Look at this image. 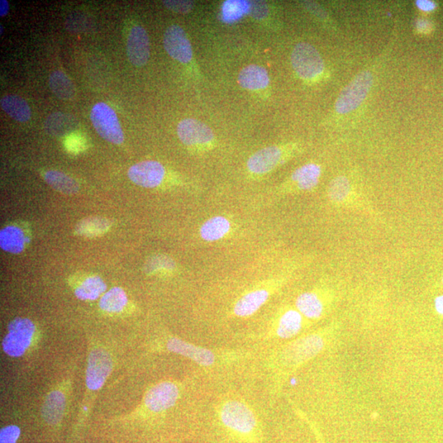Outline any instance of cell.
Wrapping results in <instances>:
<instances>
[{"label":"cell","instance_id":"6da1fadb","mask_svg":"<svg viewBox=\"0 0 443 443\" xmlns=\"http://www.w3.org/2000/svg\"><path fill=\"white\" fill-rule=\"evenodd\" d=\"M328 198L331 206L336 209H351L379 219L373 201L360 184L354 182L349 175H338L331 181L328 188Z\"/></svg>","mask_w":443,"mask_h":443},{"label":"cell","instance_id":"7a4b0ae2","mask_svg":"<svg viewBox=\"0 0 443 443\" xmlns=\"http://www.w3.org/2000/svg\"><path fill=\"white\" fill-rule=\"evenodd\" d=\"M36 333L35 323L27 318L13 319L2 342L4 353L17 358L25 355L34 342Z\"/></svg>","mask_w":443,"mask_h":443},{"label":"cell","instance_id":"3957f363","mask_svg":"<svg viewBox=\"0 0 443 443\" xmlns=\"http://www.w3.org/2000/svg\"><path fill=\"white\" fill-rule=\"evenodd\" d=\"M374 84V74L370 70L362 71L346 87L337 99L335 111L344 115L356 111L365 101Z\"/></svg>","mask_w":443,"mask_h":443},{"label":"cell","instance_id":"277c9868","mask_svg":"<svg viewBox=\"0 0 443 443\" xmlns=\"http://www.w3.org/2000/svg\"><path fill=\"white\" fill-rule=\"evenodd\" d=\"M290 60L295 73L307 82L318 80L325 73V62L316 48L309 43L301 42L295 45Z\"/></svg>","mask_w":443,"mask_h":443},{"label":"cell","instance_id":"5b68a950","mask_svg":"<svg viewBox=\"0 0 443 443\" xmlns=\"http://www.w3.org/2000/svg\"><path fill=\"white\" fill-rule=\"evenodd\" d=\"M90 120L103 139L115 145H120L125 141V134L117 114L106 103L94 104L90 112Z\"/></svg>","mask_w":443,"mask_h":443},{"label":"cell","instance_id":"8992f818","mask_svg":"<svg viewBox=\"0 0 443 443\" xmlns=\"http://www.w3.org/2000/svg\"><path fill=\"white\" fill-rule=\"evenodd\" d=\"M293 154V147L287 150L276 146L265 147L250 157L247 161V169L251 174L256 176L268 174L285 163Z\"/></svg>","mask_w":443,"mask_h":443},{"label":"cell","instance_id":"52a82bcc","mask_svg":"<svg viewBox=\"0 0 443 443\" xmlns=\"http://www.w3.org/2000/svg\"><path fill=\"white\" fill-rule=\"evenodd\" d=\"M113 367V359L108 352L102 349H94L89 354L85 384L92 392L101 389Z\"/></svg>","mask_w":443,"mask_h":443},{"label":"cell","instance_id":"ba28073f","mask_svg":"<svg viewBox=\"0 0 443 443\" xmlns=\"http://www.w3.org/2000/svg\"><path fill=\"white\" fill-rule=\"evenodd\" d=\"M221 420L227 428L240 435H249L256 426L253 412L245 404L236 401L223 405Z\"/></svg>","mask_w":443,"mask_h":443},{"label":"cell","instance_id":"9c48e42d","mask_svg":"<svg viewBox=\"0 0 443 443\" xmlns=\"http://www.w3.org/2000/svg\"><path fill=\"white\" fill-rule=\"evenodd\" d=\"M178 136L185 146L189 147L207 148L214 139L211 128L204 122L194 118H185L179 122Z\"/></svg>","mask_w":443,"mask_h":443},{"label":"cell","instance_id":"30bf717a","mask_svg":"<svg viewBox=\"0 0 443 443\" xmlns=\"http://www.w3.org/2000/svg\"><path fill=\"white\" fill-rule=\"evenodd\" d=\"M127 174L133 183L141 188L153 189L164 183L166 171L160 162L148 160L132 166Z\"/></svg>","mask_w":443,"mask_h":443},{"label":"cell","instance_id":"8fae6325","mask_svg":"<svg viewBox=\"0 0 443 443\" xmlns=\"http://www.w3.org/2000/svg\"><path fill=\"white\" fill-rule=\"evenodd\" d=\"M322 175L321 166L314 163L304 164L295 169L283 188L285 194L312 192L317 188Z\"/></svg>","mask_w":443,"mask_h":443},{"label":"cell","instance_id":"7c38bea8","mask_svg":"<svg viewBox=\"0 0 443 443\" xmlns=\"http://www.w3.org/2000/svg\"><path fill=\"white\" fill-rule=\"evenodd\" d=\"M164 46L171 58L182 64H188L192 59V44L183 27L171 25L167 28L164 36Z\"/></svg>","mask_w":443,"mask_h":443},{"label":"cell","instance_id":"4fadbf2b","mask_svg":"<svg viewBox=\"0 0 443 443\" xmlns=\"http://www.w3.org/2000/svg\"><path fill=\"white\" fill-rule=\"evenodd\" d=\"M127 53L131 63L136 66L146 64L150 55V38L145 28L135 26L127 38Z\"/></svg>","mask_w":443,"mask_h":443},{"label":"cell","instance_id":"5bb4252c","mask_svg":"<svg viewBox=\"0 0 443 443\" xmlns=\"http://www.w3.org/2000/svg\"><path fill=\"white\" fill-rule=\"evenodd\" d=\"M179 396L177 385L164 382L155 386L146 394L145 404L150 411L161 412L174 407Z\"/></svg>","mask_w":443,"mask_h":443},{"label":"cell","instance_id":"9a60e30c","mask_svg":"<svg viewBox=\"0 0 443 443\" xmlns=\"http://www.w3.org/2000/svg\"><path fill=\"white\" fill-rule=\"evenodd\" d=\"M167 349L174 353L188 357L197 364L204 366L213 365L216 360V356L212 351L190 344L178 338H171L167 343Z\"/></svg>","mask_w":443,"mask_h":443},{"label":"cell","instance_id":"2e32d148","mask_svg":"<svg viewBox=\"0 0 443 443\" xmlns=\"http://www.w3.org/2000/svg\"><path fill=\"white\" fill-rule=\"evenodd\" d=\"M270 293L267 289L252 290L238 300L233 308V313L237 317H249L259 311L268 301Z\"/></svg>","mask_w":443,"mask_h":443},{"label":"cell","instance_id":"e0dca14e","mask_svg":"<svg viewBox=\"0 0 443 443\" xmlns=\"http://www.w3.org/2000/svg\"><path fill=\"white\" fill-rule=\"evenodd\" d=\"M232 225L230 219L217 216L207 219L199 227V236L203 241L216 242L225 239L230 234Z\"/></svg>","mask_w":443,"mask_h":443},{"label":"cell","instance_id":"ac0fdd59","mask_svg":"<svg viewBox=\"0 0 443 443\" xmlns=\"http://www.w3.org/2000/svg\"><path fill=\"white\" fill-rule=\"evenodd\" d=\"M66 396L60 390L52 391L42 406V417L50 426L58 425L63 420L66 408Z\"/></svg>","mask_w":443,"mask_h":443},{"label":"cell","instance_id":"d6986e66","mask_svg":"<svg viewBox=\"0 0 443 443\" xmlns=\"http://www.w3.org/2000/svg\"><path fill=\"white\" fill-rule=\"evenodd\" d=\"M238 83L241 87L250 90L265 89L269 84L268 71L260 65L246 66L238 76Z\"/></svg>","mask_w":443,"mask_h":443},{"label":"cell","instance_id":"ffe728a7","mask_svg":"<svg viewBox=\"0 0 443 443\" xmlns=\"http://www.w3.org/2000/svg\"><path fill=\"white\" fill-rule=\"evenodd\" d=\"M79 123L78 119L71 114L64 113H54L48 116L44 127L49 134L62 136L78 129Z\"/></svg>","mask_w":443,"mask_h":443},{"label":"cell","instance_id":"44dd1931","mask_svg":"<svg viewBox=\"0 0 443 443\" xmlns=\"http://www.w3.org/2000/svg\"><path fill=\"white\" fill-rule=\"evenodd\" d=\"M1 108L14 120L20 122L29 121L31 118V111L25 101L18 95H6L0 101Z\"/></svg>","mask_w":443,"mask_h":443},{"label":"cell","instance_id":"7402d4cb","mask_svg":"<svg viewBox=\"0 0 443 443\" xmlns=\"http://www.w3.org/2000/svg\"><path fill=\"white\" fill-rule=\"evenodd\" d=\"M21 228L8 226L0 232V246L11 254H20L28 241Z\"/></svg>","mask_w":443,"mask_h":443},{"label":"cell","instance_id":"603a6c76","mask_svg":"<svg viewBox=\"0 0 443 443\" xmlns=\"http://www.w3.org/2000/svg\"><path fill=\"white\" fill-rule=\"evenodd\" d=\"M323 341L318 336H309L295 342L288 351V356L294 361L311 358L322 349Z\"/></svg>","mask_w":443,"mask_h":443},{"label":"cell","instance_id":"cb8c5ba5","mask_svg":"<svg viewBox=\"0 0 443 443\" xmlns=\"http://www.w3.org/2000/svg\"><path fill=\"white\" fill-rule=\"evenodd\" d=\"M107 286L99 276L85 279L74 290L76 297L80 301H95L106 293Z\"/></svg>","mask_w":443,"mask_h":443},{"label":"cell","instance_id":"d4e9b609","mask_svg":"<svg viewBox=\"0 0 443 443\" xmlns=\"http://www.w3.org/2000/svg\"><path fill=\"white\" fill-rule=\"evenodd\" d=\"M297 311L303 316L311 319L321 318L323 313V304L316 293H304L299 295L295 302Z\"/></svg>","mask_w":443,"mask_h":443},{"label":"cell","instance_id":"484cf974","mask_svg":"<svg viewBox=\"0 0 443 443\" xmlns=\"http://www.w3.org/2000/svg\"><path fill=\"white\" fill-rule=\"evenodd\" d=\"M49 85L52 92L60 99L69 101L75 97L74 85L63 71H54L50 76Z\"/></svg>","mask_w":443,"mask_h":443},{"label":"cell","instance_id":"4316f807","mask_svg":"<svg viewBox=\"0 0 443 443\" xmlns=\"http://www.w3.org/2000/svg\"><path fill=\"white\" fill-rule=\"evenodd\" d=\"M128 298L125 290L115 287L104 293L99 300V306L108 313H120L125 309Z\"/></svg>","mask_w":443,"mask_h":443},{"label":"cell","instance_id":"83f0119b","mask_svg":"<svg viewBox=\"0 0 443 443\" xmlns=\"http://www.w3.org/2000/svg\"><path fill=\"white\" fill-rule=\"evenodd\" d=\"M45 182L60 193L64 195L77 194L79 185L77 181L59 171H48L45 174Z\"/></svg>","mask_w":443,"mask_h":443},{"label":"cell","instance_id":"f1b7e54d","mask_svg":"<svg viewBox=\"0 0 443 443\" xmlns=\"http://www.w3.org/2000/svg\"><path fill=\"white\" fill-rule=\"evenodd\" d=\"M302 327V314L289 309L280 318L277 333L280 337L290 338L297 335Z\"/></svg>","mask_w":443,"mask_h":443},{"label":"cell","instance_id":"f546056e","mask_svg":"<svg viewBox=\"0 0 443 443\" xmlns=\"http://www.w3.org/2000/svg\"><path fill=\"white\" fill-rule=\"evenodd\" d=\"M251 2L240 0H228L222 6V20L231 23L239 20L250 12Z\"/></svg>","mask_w":443,"mask_h":443},{"label":"cell","instance_id":"4dcf8cb0","mask_svg":"<svg viewBox=\"0 0 443 443\" xmlns=\"http://www.w3.org/2000/svg\"><path fill=\"white\" fill-rule=\"evenodd\" d=\"M109 227L107 219L90 218L80 222L77 227L78 234L85 237H94L106 232Z\"/></svg>","mask_w":443,"mask_h":443},{"label":"cell","instance_id":"1f68e13d","mask_svg":"<svg viewBox=\"0 0 443 443\" xmlns=\"http://www.w3.org/2000/svg\"><path fill=\"white\" fill-rule=\"evenodd\" d=\"M175 263L173 260L169 258V257L160 255L155 256L153 259L150 260L149 264H148L147 269L149 272H157V271H173L175 269Z\"/></svg>","mask_w":443,"mask_h":443},{"label":"cell","instance_id":"d6a6232c","mask_svg":"<svg viewBox=\"0 0 443 443\" xmlns=\"http://www.w3.org/2000/svg\"><path fill=\"white\" fill-rule=\"evenodd\" d=\"M21 430L17 426L3 428L0 432V443H17Z\"/></svg>","mask_w":443,"mask_h":443},{"label":"cell","instance_id":"836d02e7","mask_svg":"<svg viewBox=\"0 0 443 443\" xmlns=\"http://www.w3.org/2000/svg\"><path fill=\"white\" fill-rule=\"evenodd\" d=\"M164 6L178 13H188L192 10L194 3L192 1H177V0H167L163 1Z\"/></svg>","mask_w":443,"mask_h":443},{"label":"cell","instance_id":"e575fe53","mask_svg":"<svg viewBox=\"0 0 443 443\" xmlns=\"http://www.w3.org/2000/svg\"><path fill=\"white\" fill-rule=\"evenodd\" d=\"M251 17L257 19V20H262L265 18L269 14V8L265 2L254 1L251 2L250 12Z\"/></svg>","mask_w":443,"mask_h":443},{"label":"cell","instance_id":"d590c367","mask_svg":"<svg viewBox=\"0 0 443 443\" xmlns=\"http://www.w3.org/2000/svg\"><path fill=\"white\" fill-rule=\"evenodd\" d=\"M416 6L423 12H432L436 8L435 3L428 1V0H420V1H416Z\"/></svg>","mask_w":443,"mask_h":443},{"label":"cell","instance_id":"8d00e7d4","mask_svg":"<svg viewBox=\"0 0 443 443\" xmlns=\"http://www.w3.org/2000/svg\"><path fill=\"white\" fill-rule=\"evenodd\" d=\"M416 26L417 29L423 32H426L428 30L430 29V24L426 20L418 21Z\"/></svg>","mask_w":443,"mask_h":443},{"label":"cell","instance_id":"74e56055","mask_svg":"<svg viewBox=\"0 0 443 443\" xmlns=\"http://www.w3.org/2000/svg\"><path fill=\"white\" fill-rule=\"evenodd\" d=\"M9 9V4L7 0H1L0 1V16L4 17L7 15Z\"/></svg>","mask_w":443,"mask_h":443},{"label":"cell","instance_id":"f35d334b","mask_svg":"<svg viewBox=\"0 0 443 443\" xmlns=\"http://www.w3.org/2000/svg\"><path fill=\"white\" fill-rule=\"evenodd\" d=\"M435 308L437 311L443 316V295L436 298Z\"/></svg>","mask_w":443,"mask_h":443},{"label":"cell","instance_id":"ab89813d","mask_svg":"<svg viewBox=\"0 0 443 443\" xmlns=\"http://www.w3.org/2000/svg\"><path fill=\"white\" fill-rule=\"evenodd\" d=\"M0 27H1V34H2V33H3V26L1 25V26H0Z\"/></svg>","mask_w":443,"mask_h":443}]
</instances>
